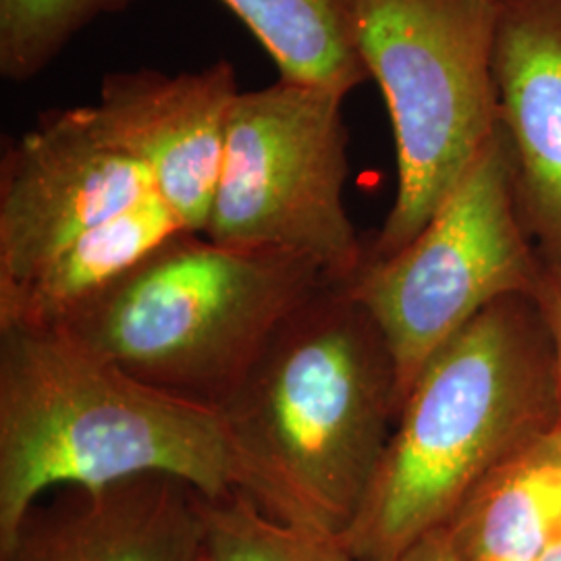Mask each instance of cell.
Masks as SVG:
<instances>
[{"instance_id": "obj_1", "label": "cell", "mask_w": 561, "mask_h": 561, "mask_svg": "<svg viewBox=\"0 0 561 561\" xmlns=\"http://www.w3.org/2000/svg\"><path fill=\"white\" fill-rule=\"evenodd\" d=\"M152 474L259 502L221 408L138 381L65 329H0V539L57 489Z\"/></svg>"}, {"instance_id": "obj_2", "label": "cell", "mask_w": 561, "mask_h": 561, "mask_svg": "<svg viewBox=\"0 0 561 561\" xmlns=\"http://www.w3.org/2000/svg\"><path fill=\"white\" fill-rule=\"evenodd\" d=\"M398 368L345 285L298 308L222 412L264 514L343 539L400 419Z\"/></svg>"}, {"instance_id": "obj_3", "label": "cell", "mask_w": 561, "mask_h": 561, "mask_svg": "<svg viewBox=\"0 0 561 561\" xmlns=\"http://www.w3.org/2000/svg\"><path fill=\"white\" fill-rule=\"evenodd\" d=\"M561 424L556 356L539 301H495L422 366L343 542L393 561L439 530L503 461Z\"/></svg>"}, {"instance_id": "obj_4", "label": "cell", "mask_w": 561, "mask_h": 561, "mask_svg": "<svg viewBox=\"0 0 561 561\" xmlns=\"http://www.w3.org/2000/svg\"><path fill=\"white\" fill-rule=\"evenodd\" d=\"M331 283L296 254L183 231L60 329L138 381L222 410L285 321Z\"/></svg>"}, {"instance_id": "obj_5", "label": "cell", "mask_w": 561, "mask_h": 561, "mask_svg": "<svg viewBox=\"0 0 561 561\" xmlns=\"http://www.w3.org/2000/svg\"><path fill=\"white\" fill-rule=\"evenodd\" d=\"M500 0H356V41L393 125L398 194L368 259L414 240L500 127Z\"/></svg>"}, {"instance_id": "obj_6", "label": "cell", "mask_w": 561, "mask_h": 561, "mask_svg": "<svg viewBox=\"0 0 561 561\" xmlns=\"http://www.w3.org/2000/svg\"><path fill=\"white\" fill-rule=\"evenodd\" d=\"M547 264L522 221L502 129L421 233L345 283L375 319L405 400L422 366L482 310L541 294Z\"/></svg>"}, {"instance_id": "obj_7", "label": "cell", "mask_w": 561, "mask_h": 561, "mask_svg": "<svg viewBox=\"0 0 561 561\" xmlns=\"http://www.w3.org/2000/svg\"><path fill=\"white\" fill-rule=\"evenodd\" d=\"M343 101L329 90L280 78L240 92L204 236L231 248L308 259L337 285L354 279L368 250L345 208Z\"/></svg>"}, {"instance_id": "obj_8", "label": "cell", "mask_w": 561, "mask_h": 561, "mask_svg": "<svg viewBox=\"0 0 561 561\" xmlns=\"http://www.w3.org/2000/svg\"><path fill=\"white\" fill-rule=\"evenodd\" d=\"M152 194V175L104 136L94 106L44 113L2 152L0 285Z\"/></svg>"}, {"instance_id": "obj_9", "label": "cell", "mask_w": 561, "mask_h": 561, "mask_svg": "<svg viewBox=\"0 0 561 561\" xmlns=\"http://www.w3.org/2000/svg\"><path fill=\"white\" fill-rule=\"evenodd\" d=\"M238 96L233 65L219 60L178 76L154 69L111 73L92 106L104 136L148 169L181 225L204 233Z\"/></svg>"}, {"instance_id": "obj_10", "label": "cell", "mask_w": 561, "mask_h": 561, "mask_svg": "<svg viewBox=\"0 0 561 561\" xmlns=\"http://www.w3.org/2000/svg\"><path fill=\"white\" fill-rule=\"evenodd\" d=\"M0 561H204L202 493L159 474L57 489L0 539Z\"/></svg>"}, {"instance_id": "obj_11", "label": "cell", "mask_w": 561, "mask_h": 561, "mask_svg": "<svg viewBox=\"0 0 561 561\" xmlns=\"http://www.w3.org/2000/svg\"><path fill=\"white\" fill-rule=\"evenodd\" d=\"M500 129L522 221L547 266L561 264V0H500Z\"/></svg>"}, {"instance_id": "obj_12", "label": "cell", "mask_w": 561, "mask_h": 561, "mask_svg": "<svg viewBox=\"0 0 561 561\" xmlns=\"http://www.w3.org/2000/svg\"><path fill=\"white\" fill-rule=\"evenodd\" d=\"M187 231L159 194L96 225L30 277L0 285V329H60Z\"/></svg>"}, {"instance_id": "obj_13", "label": "cell", "mask_w": 561, "mask_h": 561, "mask_svg": "<svg viewBox=\"0 0 561 561\" xmlns=\"http://www.w3.org/2000/svg\"><path fill=\"white\" fill-rule=\"evenodd\" d=\"M561 526V424L503 461L443 528L463 561H541Z\"/></svg>"}, {"instance_id": "obj_14", "label": "cell", "mask_w": 561, "mask_h": 561, "mask_svg": "<svg viewBox=\"0 0 561 561\" xmlns=\"http://www.w3.org/2000/svg\"><path fill=\"white\" fill-rule=\"evenodd\" d=\"M275 60L280 80L345 99L368 80L356 41V0H221Z\"/></svg>"}, {"instance_id": "obj_15", "label": "cell", "mask_w": 561, "mask_h": 561, "mask_svg": "<svg viewBox=\"0 0 561 561\" xmlns=\"http://www.w3.org/2000/svg\"><path fill=\"white\" fill-rule=\"evenodd\" d=\"M204 561H354L340 537L264 514L241 491L202 495Z\"/></svg>"}, {"instance_id": "obj_16", "label": "cell", "mask_w": 561, "mask_h": 561, "mask_svg": "<svg viewBox=\"0 0 561 561\" xmlns=\"http://www.w3.org/2000/svg\"><path fill=\"white\" fill-rule=\"evenodd\" d=\"M136 0H0V73L30 81L85 25L115 15Z\"/></svg>"}, {"instance_id": "obj_17", "label": "cell", "mask_w": 561, "mask_h": 561, "mask_svg": "<svg viewBox=\"0 0 561 561\" xmlns=\"http://www.w3.org/2000/svg\"><path fill=\"white\" fill-rule=\"evenodd\" d=\"M537 301L541 306L542 317H545L549 335H551L561 403V264L547 266V275H545V283H542L541 294Z\"/></svg>"}, {"instance_id": "obj_18", "label": "cell", "mask_w": 561, "mask_h": 561, "mask_svg": "<svg viewBox=\"0 0 561 561\" xmlns=\"http://www.w3.org/2000/svg\"><path fill=\"white\" fill-rule=\"evenodd\" d=\"M393 561H463L449 539L447 530L439 528L422 537L421 541L410 545Z\"/></svg>"}, {"instance_id": "obj_19", "label": "cell", "mask_w": 561, "mask_h": 561, "mask_svg": "<svg viewBox=\"0 0 561 561\" xmlns=\"http://www.w3.org/2000/svg\"><path fill=\"white\" fill-rule=\"evenodd\" d=\"M541 561H561V526L556 539L551 542V547H549V551L545 553Z\"/></svg>"}]
</instances>
